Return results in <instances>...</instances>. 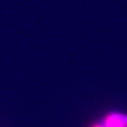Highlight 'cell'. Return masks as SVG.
Here are the masks:
<instances>
[{
	"mask_svg": "<svg viewBox=\"0 0 127 127\" xmlns=\"http://www.w3.org/2000/svg\"><path fill=\"white\" fill-rule=\"evenodd\" d=\"M99 120L103 127H127V114L123 112H106Z\"/></svg>",
	"mask_w": 127,
	"mask_h": 127,
	"instance_id": "6da1fadb",
	"label": "cell"
}]
</instances>
